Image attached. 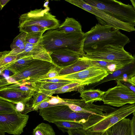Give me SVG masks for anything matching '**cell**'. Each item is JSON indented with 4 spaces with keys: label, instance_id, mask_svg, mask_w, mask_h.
Masks as SVG:
<instances>
[{
    "label": "cell",
    "instance_id": "1",
    "mask_svg": "<svg viewBox=\"0 0 135 135\" xmlns=\"http://www.w3.org/2000/svg\"><path fill=\"white\" fill-rule=\"evenodd\" d=\"M83 51L85 53L102 48L108 45L124 47L131 41L119 30L100 24H97L84 33Z\"/></svg>",
    "mask_w": 135,
    "mask_h": 135
},
{
    "label": "cell",
    "instance_id": "2",
    "mask_svg": "<svg viewBox=\"0 0 135 135\" xmlns=\"http://www.w3.org/2000/svg\"><path fill=\"white\" fill-rule=\"evenodd\" d=\"M84 33H65L57 29L49 30L42 35L40 43L47 51L66 48L74 50L82 56L85 54L83 44Z\"/></svg>",
    "mask_w": 135,
    "mask_h": 135
},
{
    "label": "cell",
    "instance_id": "3",
    "mask_svg": "<svg viewBox=\"0 0 135 135\" xmlns=\"http://www.w3.org/2000/svg\"><path fill=\"white\" fill-rule=\"evenodd\" d=\"M135 111V103L126 104L85 122L83 129L89 135H103L109 128Z\"/></svg>",
    "mask_w": 135,
    "mask_h": 135
},
{
    "label": "cell",
    "instance_id": "4",
    "mask_svg": "<svg viewBox=\"0 0 135 135\" xmlns=\"http://www.w3.org/2000/svg\"><path fill=\"white\" fill-rule=\"evenodd\" d=\"M102 114L91 112H75L67 105L52 107L39 110V114L44 120L54 123L60 121L75 122L82 124Z\"/></svg>",
    "mask_w": 135,
    "mask_h": 135
},
{
    "label": "cell",
    "instance_id": "5",
    "mask_svg": "<svg viewBox=\"0 0 135 135\" xmlns=\"http://www.w3.org/2000/svg\"><path fill=\"white\" fill-rule=\"evenodd\" d=\"M83 1L121 21L135 25V10L132 5L116 0Z\"/></svg>",
    "mask_w": 135,
    "mask_h": 135
},
{
    "label": "cell",
    "instance_id": "6",
    "mask_svg": "<svg viewBox=\"0 0 135 135\" xmlns=\"http://www.w3.org/2000/svg\"><path fill=\"white\" fill-rule=\"evenodd\" d=\"M49 11L36 9L21 15L19 18L18 28L29 26H36L47 30L58 28L60 26L59 20Z\"/></svg>",
    "mask_w": 135,
    "mask_h": 135
},
{
    "label": "cell",
    "instance_id": "7",
    "mask_svg": "<svg viewBox=\"0 0 135 135\" xmlns=\"http://www.w3.org/2000/svg\"><path fill=\"white\" fill-rule=\"evenodd\" d=\"M83 56L89 59L117 62L124 65L132 62L134 58L124 47L108 45L99 49L85 53Z\"/></svg>",
    "mask_w": 135,
    "mask_h": 135
},
{
    "label": "cell",
    "instance_id": "8",
    "mask_svg": "<svg viewBox=\"0 0 135 135\" xmlns=\"http://www.w3.org/2000/svg\"><path fill=\"white\" fill-rule=\"evenodd\" d=\"M65 1L94 15L102 25L129 32L135 31V25L121 21L97 7L86 3L83 0Z\"/></svg>",
    "mask_w": 135,
    "mask_h": 135
},
{
    "label": "cell",
    "instance_id": "9",
    "mask_svg": "<svg viewBox=\"0 0 135 135\" xmlns=\"http://www.w3.org/2000/svg\"><path fill=\"white\" fill-rule=\"evenodd\" d=\"M117 85L105 92L102 97L104 104L117 107L135 103V94L119 80Z\"/></svg>",
    "mask_w": 135,
    "mask_h": 135
},
{
    "label": "cell",
    "instance_id": "10",
    "mask_svg": "<svg viewBox=\"0 0 135 135\" xmlns=\"http://www.w3.org/2000/svg\"><path fill=\"white\" fill-rule=\"evenodd\" d=\"M54 66L49 62L34 59L21 71L10 77L16 83H21L45 75Z\"/></svg>",
    "mask_w": 135,
    "mask_h": 135
},
{
    "label": "cell",
    "instance_id": "11",
    "mask_svg": "<svg viewBox=\"0 0 135 135\" xmlns=\"http://www.w3.org/2000/svg\"><path fill=\"white\" fill-rule=\"evenodd\" d=\"M29 115L17 111L9 114H0V133L20 135L23 132Z\"/></svg>",
    "mask_w": 135,
    "mask_h": 135
},
{
    "label": "cell",
    "instance_id": "12",
    "mask_svg": "<svg viewBox=\"0 0 135 135\" xmlns=\"http://www.w3.org/2000/svg\"><path fill=\"white\" fill-rule=\"evenodd\" d=\"M108 74L105 70L96 67L90 66L78 72L59 76L58 77L72 82L79 83L81 85L85 86L98 82Z\"/></svg>",
    "mask_w": 135,
    "mask_h": 135
},
{
    "label": "cell",
    "instance_id": "13",
    "mask_svg": "<svg viewBox=\"0 0 135 135\" xmlns=\"http://www.w3.org/2000/svg\"><path fill=\"white\" fill-rule=\"evenodd\" d=\"M49 52L52 63L60 69L74 64L82 56L77 51L68 48L59 49Z\"/></svg>",
    "mask_w": 135,
    "mask_h": 135
},
{
    "label": "cell",
    "instance_id": "14",
    "mask_svg": "<svg viewBox=\"0 0 135 135\" xmlns=\"http://www.w3.org/2000/svg\"><path fill=\"white\" fill-rule=\"evenodd\" d=\"M134 59L131 62L121 68L110 74L100 81L89 85L94 88L104 83L112 80L119 81L129 79L135 75V55H133Z\"/></svg>",
    "mask_w": 135,
    "mask_h": 135
},
{
    "label": "cell",
    "instance_id": "15",
    "mask_svg": "<svg viewBox=\"0 0 135 135\" xmlns=\"http://www.w3.org/2000/svg\"><path fill=\"white\" fill-rule=\"evenodd\" d=\"M33 95L28 93L13 90L0 91V99L14 104L21 102L26 106V109L30 107V101L32 99Z\"/></svg>",
    "mask_w": 135,
    "mask_h": 135
},
{
    "label": "cell",
    "instance_id": "16",
    "mask_svg": "<svg viewBox=\"0 0 135 135\" xmlns=\"http://www.w3.org/2000/svg\"><path fill=\"white\" fill-rule=\"evenodd\" d=\"M103 135H132L131 120L123 119L107 129Z\"/></svg>",
    "mask_w": 135,
    "mask_h": 135
},
{
    "label": "cell",
    "instance_id": "17",
    "mask_svg": "<svg viewBox=\"0 0 135 135\" xmlns=\"http://www.w3.org/2000/svg\"><path fill=\"white\" fill-rule=\"evenodd\" d=\"M82 57L88 63L90 66L96 67L103 69L106 71L109 74H112L125 65L117 62L92 59L84 56H82Z\"/></svg>",
    "mask_w": 135,
    "mask_h": 135
},
{
    "label": "cell",
    "instance_id": "18",
    "mask_svg": "<svg viewBox=\"0 0 135 135\" xmlns=\"http://www.w3.org/2000/svg\"><path fill=\"white\" fill-rule=\"evenodd\" d=\"M90 67L88 63L82 56L74 64L59 69V76H63L74 73L84 70Z\"/></svg>",
    "mask_w": 135,
    "mask_h": 135
},
{
    "label": "cell",
    "instance_id": "19",
    "mask_svg": "<svg viewBox=\"0 0 135 135\" xmlns=\"http://www.w3.org/2000/svg\"><path fill=\"white\" fill-rule=\"evenodd\" d=\"M105 91L100 89H90L80 92V97L86 103H93L94 102L102 101Z\"/></svg>",
    "mask_w": 135,
    "mask_h": 135
},
{
    "label": "cell",
    "instance_id": "20",
    "mask_svg": "<svg viewBox=\"0 0 135 135\" xmlns=\"http://www.w3.org/2000/svg\"><path fill=\"white\" fill-rule=\"evenodd\" d=\"M57 29L65 33L83 32L81 25L75 19L68 17Z\"/></svg>",
    "mask_w": 135,
    "mask_h": 135
},
{
    "label": "cell",
    "instance_id": "21",
    "mask_svg": "<svg viewBox=\"0 0 135 135\" xmlns=\"http://www.w3.org/2000/svg\"><path fill=\"white\" fill-rule=\"evenodd\" d=\"M27 33L21 32L13 39L11 44L10 51L12 54L17 56L24 50L26 44Z\"/></svg>",
    "mask_w": 135,
    "mask_h": 135
},
{
    "label": "cell",
    "instance_id": "22",
    "mask_svg": "<svg viewBox=\"0 0 135 135\" xmlns=\"http://www.w3.org/2000/svg\"><path fill=\"white\" fill-rule=\"evenodd\" d=\"M34 59L33 56L18 58L7 69L15 74L24 69Z\"/></svg>",
    "mask_w": 135,
    "mask_h": 135
},
{
    "label": "cell",
    "instance_id": "23",
    "mask_svg": "<svg viewBox=\"0 0 135 135\" xmlns=\"http://www.w3.org/2000/svg\"><path fill=\"white\" fill-rule=\"evenodd\" d=\"M71 83V81H69L66 82L59 83L36 82L30 84L37 91L39 90H55Z\"/></svg>",
    "mask_w": 135,
    "mask_h": 135
},
{
    "label": "cell",
    "instance_id": "24",
    "mask_svg": "<svg viewBox=\"0 0 135 135\" xmlns=\"http://www.w3.org/2000/svg\"><path fill=\"white\" fill-rule=\"evenodd\" d=\"M4 90H13L23 91L33 95L37 91L30 83L27 82L10 84L0 87V91Z\"/></svg>",
    "mask_w": 135,
    "mask_h": 135
},
{
    "label": "cell",
    "instance_id": "25",
    "mask_svg": "<svg viewBox=\"0 0 135 135\" xmlns=\"http://www.w3.org/2000/svg\"><path fill=\"white\" fill-rule=\"evenodd\" d=\"M46 51L40 43L31 44L26 43L24 50L17 56L18 58L25 56H33L38 53Z\"/></svg>",
    "mask_w": 135,
    "mask_h": 135
},
{
    "label": "cell",
    "instance_id": "26",
    "mask_svg": "<svg viewBox=\"0 0 135 135\" xmlns=\"http://www.w3.org/2000/svg\"><path fill=\"white\" fill-rule=\"evenodd\" d=\"M58 128L63 132H67L71 129H83V125L79 123L69 121H60L54 123Z\"/></svg>",
    "mask_w": 135,
    "mask_h": 135
},
{
    "label": "cell",
    "instance_id": "27",
    "mask_svg": "<svg viewBox=\"0 0 135 135\" xmlns=\"http://www.w3.org/2000/svg\"><path fill=\"white\" fill-rule=\"evenodd\" d=\"M53 95L51 91L39 90L36 92L32 98V103L31 107L28 109L33 107L50 98Z\"/></svg>",
    "mask_w": 135,
    "mask_h": 135
},
{
    "label": "cell",
    "instance_id": "28",
    "mask_svg": "<svg viewBox=\"0 0 135 135\" xmlns=\"http://www.w3.org/2000/svg\"><path fill=\"white\" fill-rule=\"evenodd\" d=\"M84 86L78 82H72L66 84L56 90L51 91L52 94H61L73 91L80 92L84 90Z\"/></svg>",
    "mask_w": 135,
    "mask_h": 135
},
{
    "label": "cell",
    "instance_id": "29",
    "mask_svg": "<svg viewBox=\"0 0 135 135\" xmlns=\"http://www.w3.org/2000/svg\"><path fill=\"white\" fill-rule=\"evenodd\" d=\"M32 135H56L52 127L49 124L42 123L33 129Z\"/></svg>",
    "mask_w": 135,
    "mask_h": 135
},
{
    "label": "cell",
    "instance_id": "30",
    "mask_svg": "<svg viewBox=\"0 0 135 135\" xmlns=\"http://www.w3.org/2000/svg\"><path fill=\"white\" fill-rule=\"evenodd\" d=\"M17 56L12 54L10 51H4L0 52V66L10 64L17 59Z\"/></svg>",
    "mask_w": 135,
    "mask_h": 135
},
{
    "label": "cell",
    "instance_id": "31",
    "mask_svg": "<svg viewBox=\"0 0 135 135\" xmlns=\"http://www.w3.org/2000/svg\"><path fill=\"white\" fill-rule=\"evenodd\" d=\"M17 110L14 104L3 100H0V114L14 113Z\"/></svg>",
    "mask_w": 135,
    "mask_h": 135
},
{
    "label": "cell",
    "instance_id": "32",
    "mask_svg": "<svg viewBox=\"0 0 135 135\" xmlns=\"http://www.w3.org/2000/svg\"><path fill=\"white\" fill-rule=\"evenodd\" d=\"M44 33L41 32L27 33L26 42L33 44L40 43Z\"/></svg>",
    "mask_w": 135,
    "mask_h": 135
},
{
    "label": "cell",
    "instance_id": "33",
    "mask_svg": "<svg viewBox=\"0 0 135 135\" xmlns=\"http://www.w3.org/2000/svg\"><path fill=\"white\" fill-rule=\"evenodd\" d=\"M59 69L54 65L45 75L40 77L35 80L27 81L26 82L30 83L32 82L40 80L52 78L59 76Z\"/></svg>",
    "mask_w": 135,
    "mask_h": 135
},
{
    "label": "cell",
    "instance_id": "34",
    "mask_svg": "<svg viewBox=\"0 0 135 135\" xmlns=\"http://www.w3.org/2000/svg\"><path fill=\"white\" fill-rule=\"evenodd\" d=\"M20 31L23 32L27 33L36 32L44 33L47 30L40 27L36 26H29L19 28Z\"/></svg>",
    "mask_w": 135,
    "mask_h": 135
},
{
    "label": "cell",
    "instance_id": "35",
    "mask_svg": "<svg viewBox=\"0 0 135 135\" xmlns=\"http://www.w3.org/2000/svg\"><path fill=\"white\" fill-rule=\"evenodd\" d=\"M35 59L45 61L52 63V60L49 52L45 51L33 56Z\"/></svg>",
    "mask_w": 135,
    "mask_h": 135
},
{
    "label": "cell",
    "instance_id": "36",
    "mask_svg": "<svg viewBox=\"0 0 135 135\" xmlns=\"http://www.w3.org/2000/svg\"><path fill=\"white\" fill-rule=\"evenodd\" d=\"M64 99L60 98L58 95L56 96H51L47 101L48 103L52 107L63 105Z\"/></svg>",
    "mask_w": 135,
    "mask_h": 135
},
{
    "label": "cell",
    "instance_id": "37",
    "mask_svg": "<svg viewBox=\"0 0 135 135\" xmlns=\"http://www.w3.org/2000/svg\"><path fill=\"white\" fill-rule=\"evenodd\" d=\"M69 81L60 78L58 76L52 78L44 79L32 82L30 83L36 82H47V83H59L66 82Z\"/></svg>",
    "mask_w": 135,
    "mask_h": 135
},
{
    "label": "cell",
    "instance_id": "38",
    "mask_svg": "<svg viewBox=\"0 0 135 135\" xmlns=\"http://www.w3.org/2000/svg\"><path fill=\"white\" fill-rule=\"evenodd\" d=\"M67 133L68 135H89L82 129H76L70 130Z\"/></svg>",
    "mask_w": 135,
    "mask_h": 135
},
{
    "label": "cell",
    "instance_id": "39",
    "mask_svg": "<svg viewBox=\"0 0 135 135\" xmlns=\"http://www.w3.org/2000/svg\"><path fill=\"white\" fill-rule=\"evenodd\" d=\"M119 81L122 83L127 86L135 94V84L130 81L129 79L121 80Z\"/></svg>",
    "mask_w": 135,
    "mask_h": 135
},
{
    "label": "cell",
    "instance_id": "40",
    "mask_svg": "<svg viewBox=\"0 0 135 135\" xmlns=\"http://www.w3.org/2000/svg\"><path fill=\"white\" fill-rule=\"evenodd\" d=\"M26 105L23 103L20 102L17 103L16 106V110L21 113L25 109Z\"/></svg>",
    "mask_w": 135,
    "mask_h": 135
},
{
    "label": "cell",
    "instance_id": "41",
    "mask_svg": "<svg viewBox=\"0 0 135 135\" xmlns=\"http://www.w3.org/2000/svg\"><path fill=\"white\" fill-rule=\"evenodd\" d=\"M10 0H1L0 1V10H1L3 7Z\"/></svg>",
    "mask_w": 135,
    "mask_h": 135
},
{
    "label": "cell",
    "instance_id": "42",
    "mask_svg": "<svg viewBox=\"0 0 135 135\" xmlns=\"http://www.w3.org/2000/svg\"><path fill=\"white\" fill-rule=\"evenodd\" d=\"M49 2V1L47 0L44 3L43 6L45 7V8L49 11L50 10V8L48 7V4Z\"/></svg>",
    "mask_w": 135,
    "mask_h": 135
},
{
    "label": "cell",
    "instance_id": "43",
    "mask_svg": "<svg viewBox=\"0 0 135 135\" xmlns=\"http://www.w3.org/2000/svg\"><path fill=\"white\" fill-rule=\"evenodd\" d=\"M129 80L130 81L135 84V75L131 79Z\"/></svg>",
    "mask_w": 135,
    "mask_h": 135
},
{
    "label": "cell",
    "instance_id": "44",
    "mask_svg": "<svg viewBox=\"0 0 135 135\" xmlns=\"http://www.w3.org/2000/svg\"><path fill=\"white\" fill-rule=\"evenodd\" d=\"M130 1L131 2L132 4V6L135 10V0H131Z\"/></svg>",
    "mask_w": 135,
    "mask_h": 135
},
{
    "label": "cell",
    "instance_id": "45",
    "mask_svg": "<svg viewBox=\"0 0 135 135\" xmlns=\"http://www.w3.org/2000/svg\"><path fill=\"white\" fill-rule=\"evenodd\" d=\"M133 113V115H135V111Z\"/></svg>",
    "mask_w": 135,
    "mask_h": 135
}]
</instances>
